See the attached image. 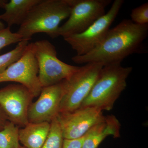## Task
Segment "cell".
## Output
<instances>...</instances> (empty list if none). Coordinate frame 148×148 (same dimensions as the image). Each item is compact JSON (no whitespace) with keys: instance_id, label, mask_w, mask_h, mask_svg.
<instances>
[{"instance_id":"6da1fadb","label":"cell","mask_w":148,"mask_h":148,"mask_svg":"<svg viewBox=\"0 0 148 148\" xmlns=\"http://www.w3.org/2000/svg\"><path fill=\"white\" fill-rule=\"evenodd\" d=\"M148 34V24L140 25L124 19L110 29L102 42L89 53L75 55L72 60L77 64L102 63L104 66L121 63L125 58L140 51Z\"/></svg>"},{"instance_id":"7a4b0ae2","label":"cell","mask_w":148,"mask_h":148,"mask_svg":"<svg viewBox=\"0 0 148 148\" xmlns=\"http://www.w3.org/2000/svg\"><path fill=\"white\" fill-rule=\"evenodd\" d=\"M75 0H41L32 8L16 33L30 40L38 33L58 37L61 22L69 18Z\"/></svg>"},{"instance_id":"3957f363","label":"cell","mask_w":148,"mask_h":148,"mask_svg":"<svg viewBox=\"0 0 148 148\" xmlns=\"http://www.w3.org/2000/svg\"><path fill=\"white\" fill-rule=\"evenodd\" d=\"M132 70V67H123L121 63L103 66L92 89L80 107L110 111L126 88L127 79Z\"/></svg>"},{"instance_id":"277c9868","label":"cell","mask_w":148,"mask_h":148,"mask_svg":"<svg viewBox=\"0 0 148 148\" xmlns=\"http://www.w3.org/2000/svg\"><path fill=\"white\" fill-rule=\"evenodd\" d=\"M38 67V78L42 87L68 79L79 66L66 64L58 58L55 47L46 40L31 43Z\"/></svg>"},{"instance_id":"5b68a950","label":"cell","mask_w":148,"mask_h":148,"mask_svg":"<svg viewBox=\"0 0 148 148\" xmlns=\"http://www.w3.org/2000/svg\"><path fill=\"white\" fill-rule=\"evenodd\" d=\"M103 66L102 63H87L79 67L66 79L59 114L70 112L79 108L92 89Z\"/></svg>"},{"instance_id":"8992f818","label":"cell","mask_w":148,"mask_h":148,"mask_svg":"<svg viewBox=\"0 0 148 148\" xmlns=\"http://www.w3.org/2000/svg\"><path fill=\"white\" fill-rule=\"evenodd\" d=\"M124 2L123 0H115L108 12L84 32L64 37V40L76 52V55L82 56L89 53L102 42Z\"/></svg>"},{"instance_id":"52a82bcc","label":"cell","mask_w":148,"mask_h":148,"mask_svg":"<svg viewBox=\"0 0 148 148\" xmlns=\"http://www.w3.org/2000/svg\"><path fill=\"white\" fill-rule=\"evenodd\" d=\"M111 0H75L68 20L58 30V37L80 34L106 14Z\"/></svg>"},{"instance_id":"ba28073f","label":"cell","mask_w":148,"mask_h":148,"mask_svg":"<svg viewBox=\"0 0 148 148\" xmlns=\"http://www.w3.org/2000/svg\"><path fill=\"white\" fill-rule=\"evenodd\" d=\"M38 67L29 43L22 56L0 75V83L13 82L24 86L34 97L40 95L42 86L38 78Z\"/></svg>"},{"instance_id":"9c48e42d","label":"cell","mask_w":148,"mask_h":148,"mask_svg":"<svg viewBox=\"0 0 148 148\" xmlns=\"http://www.w3.org/2000/svg\"><path fill=\"white\" fill-rule=\"evenodd\" d=\"M34 96L22 85H9L0 89V106L9 121L18 127L29 123L28 111Z\"/></svg>"},{"instance_id":"30bf717a","label":"cell","mask_w":148,"mask_h":148,"mask_svg":"<svg viewBox=\"0 0 148 148\" xmlns=\"http://www.w3.org/2000/svg\"><path fill=\"white\" fill-rule=\"evenodd\" d=\"M102 111L90 107H80L73 112L57 116L64 139L82 138L104 118Z\"/></svg>"},{"instance_id":"8fae6325","label":"cell","mask_w":148,"mask_h":148,"mask_svg":"<svg viewBox=\"0 0 148 148\" xmlns=\"http://www.w3.org/2000/svg\"><path fill=\"white\" fill-rule=\"evenodd\" d=\"M65 84L64 80L53 85L42 88L39 97L29 108V123H50L58 116Z\"/></svg>"},{"instance_id":"7c38bea8","label":"cell","mask_w":148,"mask_h":148,"mask_svg":"<svg viewBox=\"0 0 148 148\" xmlns=\"http://www.w3.org/2000/svg\"><path fill=\"white\" fill-rule=\"evenodd\" d=\"M121 124L114 116H104L85 134L82 148H97L108 136H120Z\"/></svg>"},{"instance_id":"4fadbf2b","label":"cell","mask_w":148,"mask_h":148,"mask_svg":"<svg viewBox=\"0 0 148 148\" xmlns=\"http://www.w3.org/2000/svg\"><path fill=\"white\" fill-rule=\"evenodd\" d=\"M41 0H10L7 1L2 8L5 12L0 14V20L5 22L8 27L20 25L26 18L32 8Z\"/></svg>"},{"instance_id":"5bb4252c","label":"cell","mask_w":148,"mask_h":148,"mask_svg":"<svg viewBox=\"0 0 148 148\" xmlns=\"http://www.w3.org/2000/svg\"><path fill=\"white\" fill-rule=\"evenodd\" d=\"M50 123H29L19 129V142L26 148H42L49 133Z\"/></svg>"},{"instance_id":"9a60e30c","label":"cell","mask_w":148,"mask_h":148,"mask_svg":"<svg viewBox=\"0 0 148 148\" xmlns=\"http://www.w3.org/2000/svg\"><path fill=\"white\" fill-rule=\"evenodd\" d=\"M19 127L8 121L0 130V148H19Z\"/></svg>"},{"instance_id":"2e32d148","label":"cell","mask_w":148,"mask_h":148,"mask_svg":"<svg viewBox=\"0 0 148 148\" xmlns=\"http://www.w3.org/2000/svg\"><path fill=\"white\" fill-rule=\"evenodd\" d=\"M29 43L28 40H22L12 50L0 55V75L22 56Z\"/></svg>"},{"instance_id":"e0dca14e","label":"cell","mask_w":148,"mask_h":148,"mask_svg":"<svg viewBox=\"0 0 148 148\" xmlns=\"http://www.w3.org/2000/svg\"><path fill=\"white\" fill-rule=\"evenodd\" d=\"M64 139L57 116L50 122L49 133L42 148H63Z\"/></svg>"},{"instance_id":"ac0fdd59","label":"cell","mask_w":148,"mask_h":148,"mask_svg":"<svg viewBox=\"0 0 148 148\" xmlns=\"http://www.w3.org/2000/svg\"><path fill=\"white\" fill-rule=\"evenodd\" d=\"M23 40L22 37L16 32L13 33L10 27L0 31V51L6 47L13 44L18 43Z\"/></svg>"},{"instance_id":"d6986e66","label":"cell","mask_w":148,"mask_h":148,"mask_svg":"<svg viewBox=\"0 0 148 148\" xmlns=\"http://www.w3.org/2000/svg\"><path fill=\"white\" fill-rule=\"evenodd\" d=\"M130 16L131 21L135 24H148V3H145L132 9Z\"/></svg>"},{"instance_id":"ffe728a7","label":"cell","mask_w":148,"mask_h":148,"mask_svg":"<svg viewBox=\"0 0 148 148\" xmlns=\"http://www.w3.org/2000/svg\"><path fill=\"white\" fill-rule=\"evenodd\" d=\"M85 138V135L78 139L74 140L64 139L63 148H82Z\"/></svg>"},{"instance_id":"44dd1931","label":"cell","mask_w":148,"mask_h":148,"mask_svg":"<svg viewBox=\"0 0 148 148\" xmlns=\"http://www.w3.org/2000/svg\"><path fill=\"white\" fill-rule=\"evenodd\" d=\"M8 121V119L7 117L0 106V130H2L3 128Z\"/></svg>"},{"instance_id":"7402d4cb","label":"cell","mask_w":148,"mask_h":148,"mask_svg":"<svg viewBox=\"0 0 148 148\" xmlns=\"http://www.w3.org/2000/svg\"><path fill=\"white\" fill-rule=\"evenodd\" d=\"M5 28V25L4 24L3 22L0 20V31L4 29Z\"/></svg>"},{"instance_id":"603a6c76","label":"cell","mask_w":148,"mask_h":148,"mask_svg":"<svg viewBox=\"0 0 148 148\" xmlns=\"http://www.w3.org/2000/svg\"><path fill=\"white\" fill-rule=\"evenodd\" d=\"M7 1H6V0H0V8H3L4 4Z\"/></svg>"},{"instance_id":"cb8c5ba5","label":"cell","mask_w":148,"mask_h":148,"mask_svg":"<svg viewBox=\"0 0 148 148\" xmlns=\"http://www.w3.org/2000/svg\"><path fill=\"white\" fill-rule=\"evenodd\" d=\"M19 148H25V147H21V146H20V147Z\"/></svg>"}]
</instances>
